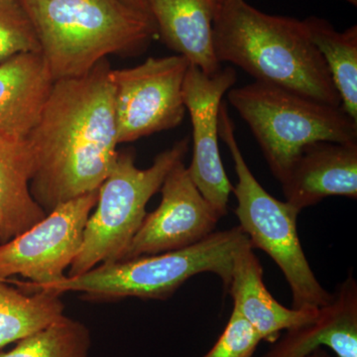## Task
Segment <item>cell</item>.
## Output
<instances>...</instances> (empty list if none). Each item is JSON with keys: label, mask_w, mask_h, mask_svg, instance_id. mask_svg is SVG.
I'll return each mask as SVG.
<instances>
[{"label": "cell", "mask_w": 357, "mask_h": 357, "mask_svg": "<svg viewBox=\"0 0 357 357\" xmlns=\"http://www.w3.org/2000/svg\"><path fill=\"white\" fill-rule=\"evenodd\" d=\"M110 65L56 81L36 126L26 137L34 170L30 191L45 213L96 191L119 151Z\"/></svg>", "instance_id": "obj_1"}, {"label": "cell", "mask_w": 357, "mask_h": 357, "mask_svg": "<svg viewBox=\"0 0 357 357\" xmlns=\"http://www.w3.org/2000/svg\"><path fill=\"white\" fill-rule=\"evenodd\" d=\"M213 46L220 64L231 63L255 81L342 105L304 21L262 13L245 0H222L213 20Z\"/></svg>", "instance_id": "obj_2"}, {"label": "cell", "mask_w": 357, "mask_h": 357, "mask_svg": "<svg viewBox=\"0 0 357 357\" xmlns=\"http://www.w3.org/2000/svg\"><path fill=\"white\" fill-rule=\"evenodd\" d=\"M54 81L84 76L112 55H135L158 34L153 18L122 0H18Z\"/></svg>", "instance_id": "obj_3"}, {"label": "cell", "mask_w": 357, "mask_h": 357, "mask_svg": "<svg viewBox=\"0 0 357 357\" xmlns=\"http://www.w3.org/2000/svg\"><path fill=\"white\" fill-rule=\"evenodd\" d=\"M239 225L215 231L196 244L160 255L102 263L86 273L33 288L62 295L82 294L86 301H114L126 298L166 300L185 281L201 273H213L229 290L236 251L248 243Z\"/></svg>", "instance_id": "obj_4"}, {"label": "cell", "mask_w": 357, "mask_h": 357, "mask_svg": "<svg viewBox=\"0 0 357 357\" xmlns=\"http://www.w3.org/2000/svg\"><path fill=\"white\" fill-rule=\"evenodd\" d=\"M227 100L248 123L278 181L311 143L357 142V121L342 105L257 81L230 89Z\"/></svg>", "instance_id": "obj_5"}, {"label": "cell", "mask_w": 357, "mask_h": 357, "mask_svg": "<svg viewBox=\"0 0 357 357\" xmlns=\"http://www.w3.org/2000/svg\"><path fill=\"white\" fill-rule=\"evenodd\" d=\"M189 148V136L176 141L157 155L146 169L136 167L132 152H119L112 171L98 188V202L67 277L121 259L146 217L147 204L160 191L174 167L184 161Z\"/></svg>", "instance_id": "obj_6"}, {"label": "cell", "mask_w": 357, "mask_h": 357, "mask_svg": "<svg viewBox=\"0 0 357 357\" xmlns=\"http://www.w3.org/2000/svg\"><path fill=\"white\" fill-rule=\"evenodd\" d=\"M218 131L238 178L232 192L237 199L239 227L252 248L266 252L283 272L292 292L293 309L326 306L333 294L321 285L303 250L297 229L301 211L272 197L256 180L237 144L234 122L225 102L220 105Z\"/></svg>", "instance_id": "obj_7"}, {"label": "cell", "mask_w": 357, "mask_h": 357, "mask_svg": "<svg viewBox=\"0 0 357 357\" xmlns=\"http://www.w3.org/2000/svg\"><path fill=\"white\" fill-rule=\"evenodd\" d=\"M98 197L96 190L59 204L41 222L0 244V281L30 291L65 279Z\"/></svg>", "instance_id": "obj_8"}, {"label": "cell", "mask_w": 357, "mask_h": 357, "mask_svg": "<svg viewBox=\"0 0 357 357\" xmlns=\"http://www.w3.org/2000/svg\"><path fill=\"white\" fill-rule=\"evenodd\" d=\"M189 66L184 57L174 55L110 70L119 144L182 123L187 112L183 84Z\"/></svg>", "instance_id": "obj_9"}, {"label": "cell", "mask_w": 357, "mask_h": 357, "mask_svg": "<svg viewBox=\"0 0 357 357\" xmlns=\"http://www.w3.org/2000/svg\"><path fill=\"white\" fill-rule=\"evenodd\" d=\"M236 79V70L232 67L206 75L190 65L183 84V98L192 128V157L188 170L204 198L222 218L227 215L234 187L223 168L218 147L220 109L223 96Z\"/></svg>", "instance_id": "obj_10"}, {"label": "cell", "mask_w": 357, "mask_h": 357, "mask_svg": "<svg viewBox=\"0 0 357 357\" xmlns=\"http://www.w3.org/2000/svg\"><path fill=\"white\" fill-rule=\"evenodd\" d=\"M158 208L147 213L119 261L189 248L215 232L222 215L192 182L184 161L164 180Z\"/></svg>", "instance_id": "obj_11"}, {"label": "cell", "mask_w": 357, "mask_h": 357, "mask_svg": "<svg viewBox=\"0 0 357 357\" xmlns=\"http://www.w3.org/2000/svg\"><path fill=\"white\" fill-rule=\"evenodd\" d=\"M300 211L331 196L357 198V142L318 141L301 150L279 180Z\"/></svg>", "instance_id": "obj_12"}, {"label": "cell", "mask_w": 357, "mask_h": 357, "mask_svg": "<svg viewBox=\"0 0 357 357\" xmlns=\"http://www.w3.org/2000/svg\"><path fill=\"white\" fill-rule=\"evenodd\" d=\"M227 292L234 300V309L255 328L262 340L271 344L281 337L282 331L299 328L319 316V307L289 309L274 299L263 282V268L250 241L234 255Z\"/></svg>", "instance_id": "obj_13"}, {"label": "cell", "mask_w": 357, "mask_h": 357, "mask_svg": "<svg viewBox=\"0 0 357 357\" xmlns=\"http://www.w3.org/2000/svg\"><path fill=\"white\" fill-rule=\"evenodd\" d=\"M326 347L337 357H357V283L354 275L340 283L316 319L288 330L263 357H304Z\"/></svg>", "instance_id": "obj_14"}, {"label": "cell", "mask_w": 357, "mask_h": 357, "mask_svg": "<svg viewBox=\"0 0 357 357\" xmlns=\"http://www.w3.org/2000/svg\"><path fill=\"white\" fill-rule=\"evenodd\" d=\"M157 32L169 49L204 74L222 69L213 46L218 0H147Z\"/></svg>", "instance_id": "obj_15"}, {"label": "cell", "mask_w": 357, "mask_h": 357, "mask_svg": "<svg viewBox=\"0 0 357 357\" xmlns=\"http://www.w3.org/2000/svg\"><path fill=\"white\" fill-rule=\"evenodd\" d=\"M54 83L40 52L18 54L0 63V130L27 137Z\"/></svg>", "instance_id": "obj_16"}, {"label": "cell", "mask_w": 357, "mask_h": 357, "mask_svg": "<svg viewBox=\"0 0 357 357\" xmlns=\"http://www.w3.org/2000/svg\"><path fill=\"white\" fill-rule=\"evenodd\" d=\"M33 170L27 139L0 130V244L46 217L30 191Z\"/></svg>", "instance_id": "obj_17"}, {"label": "cell", "mask_w": 357, "mask_h": 357, "mask_svg": "<svg viewBox=\"0 0 357 357\" xmlns=\"http://www.w3.org/2000/svg\"><path fill=\"white\" fill-rule=\"evenodd\" d=\"M304 21L312 43L330 72L342 107L357 121V26L338 32L328 21L311 16Z\"/></svg>", "instance_id": "obj_18"}, {"label": "cell", "mask_w": 357, "mask_h": 357, "mask_svg": "<svg viewBox=\"0 0 357 357\" xmlns=\"http://www.w3.org/2000/svg\"><path fill=\"white\" fill-rule=\"evenodd\" d=\"M64 311L58 294L39 291L27 295L0 281V349L62 318Z\"/></svg>", "instance_id": "obj_19"}, {"label": "cell", "mask_w": 357, "mask_h": 357, "mask_svg": "<svg viewBox=\"0 0 357 357\" xmlns=\"http://www.w3.org/2000/svg\"><path fill=\"white\" fill-rule=\"evenodd\" d=\"M91 333L88 326L77 319L63 316L17 342L0 357H89Z\"/></svg>", "instance_id": "obj_20"}, {"label": "cell", "mask_w": 357, "mask_h": 357, "mask_svg": "<svg viewBox=\"0 0 357 357\" xmlns=\"http://www.w3.org/2000/svg\"><path fill=\"white\" fill-rule=\"evenodd\" d=\"M28 52H40L31 21L18 0H0V63Z\"/></svg>", "instance_id": "obj_21"}, {"label": "cell", "mask_w": 357, "mask_h": 357, "mask_svg": "<svg viewBox=\"0 0 357 357\" xmlns=\"http://www.w3.org/2000/svg\"><path fill=\"white\" fill-rule=\"evenodd\" d=\"M261 342L259 333L234 309L222 335L203 357H252Z\"/></svg>", "instance_id": "obj_22"}, {"label": "cell", "mask_w": 357, "mask_h": 357, "mask_svg": "<svg viewBox=\"0 0 357 357\" xmlns=\"http://www.w3.org/2000/svg\"><path fill=\"white\" fill-rule=\"evenodd\" d=\"M122 1L128 4V6L132 7V8L136 9V10L141 11V13L151 16L149 7H148L147 0H122Z\"/></svg>", "instance_id": "obj_23"}, {"label": "cell", "mask_w": 357, "mask_h": 357, "mask_svg": "<svg viewBox=\"0 0 357 357\" xmlns=\"http://www.w3.org/2000/svg\"><path fill=\"white\" fill-rule=\"evenodd\" d=\"M304 357H333L332 356H330V354H328L326 351H324V349H317V351H314V352H312V354H307V356Z\"/></svg>", "instance_id": "obj_24"}, {"label": "cell", "mask_w": 357, "mask_h": 357, "mask_svg": "<svg viewBox=\"0 0 357 357\" xmlns=\"http://www.w3.org/2000/svg\"><path fill=\"white\" fill-rule=\"evenodd\" d=\"M345 1L349 2V3L352 4V6H357V0H345Z\"/></svg>", "instance_id": "obj_25"}, {"label": "cell", "mask_w": 357, "mask_h": 357, "mask_svg": "<svg viewBox=\"0 0 357 357\" xmlns=\"http://www.w3.org/2000/svg\"><path fill=\"white\" fill-rule=\"evenodd\" d=\"M220 1H222V0H218V2H220Z\"/></svg>", "instance_id": "obj_26"}]
</instances>
